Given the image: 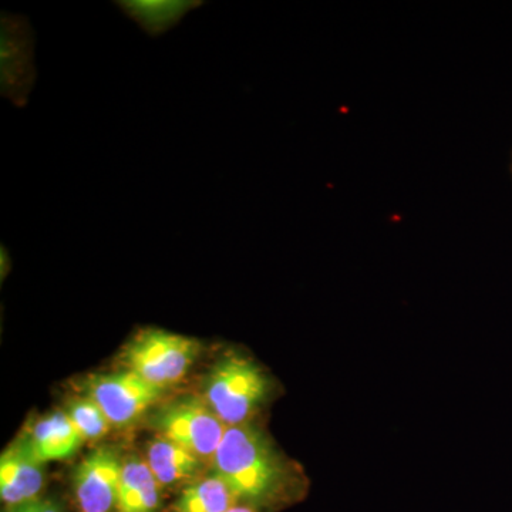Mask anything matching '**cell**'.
Instances as JSON below:
<instances>
[{
    "instance_id": "6da1fadb",
    "label": "cell",
    "mask_w": 512,
    "mask_h": 512,
    "mask_svg": "<svg viewBox=\"0 0 512 512\" xmlns=\"http://www.w3.org/2000/svg\"><path fill=\"white\" fill-rule=\"evenodd\" d=\"M215 476L248 505H272L293 497L298 474L254 423L228 427L214 458Z\"/></svg>"
},
{
    "instance_id": "2e32d148",
    "label": "cell",
    "mask_w": 512,
    "mask_h": 512,
    "mask_svg": "<svg viewBox=\"0 0 512 512\" xmlns=\"http://www.w3.org/2000/svg\"><path fill=\"white\" fill-rule=\"evenodd\" d=\"M228 512H258L255 510V507L252 505L244 504V505H235L234 508H231Z\"/></svg>"
},
{
    "instance_id": "9a60e30c",
    "label": "cell",
    "mask_w": 512,
    "mask_h": 512,
    "mask_svg": "<svg viewBox=\"0 0 512 512\" xmlns=\"http://www.w3.org/2000/svg\"><path fill=\"white\" fill-rule=\"evenodd\" d=\"M8 512H62L52 501L36 500L26 501V503L12 505Z\"/></svg>"
},
{
    "instance_id": "8fae6325",
    "label": "cell",
    "mask_w": 512,
    "mask_h": 512,
    "mask_svg": "<svg viewBox=\"0 0 512 512\" xmlns=\"http://www.w3.org/2000/svg\"><path fill=\"white\" fill-rule=\"evenodd\" d=\"M146 463L158 484L170 485L190 478L201 467V458L160 437L148 447Z\"/></svg>"
},
{
    "instance_id": "5b68a950",
    "label": "cell",
    "mask_w": 512,
    "mask_h": 512,
    "mask_svg": "<svg viewBox=\"0 0 512 512\" xmlns=\"http://www.w3.org/2000/svg\"><path fill=\"white\" fill-rule=\"evenodd\" d=\"M160 387L126 370L97 376L89 383V397L99 404L113 426H127L160 399Z\"/></svg>"
},
{
    "instance_id": "7a4b0ae2",
    "label": "cell",
    "mask_w": 512,
    "mask_h": 512,
    "mask_svg": "<svg viewBox=\"0 0 512 512\" xmlns=\"http://www.w3.org/2000/svg\"><path fill=\"white\" fill-rule=\"evenodd\" d=\"M272 393V383L264 369L249 357H224L212 369L205 384V402L225 426H241L265 406Z\"/></svg>"
},
{
    "instance_id": "ba28073f",
    "label": "cell",
    "mask_w": 512,
    "mask_h": 512,
    "mask_svg": "<svg viewBox=\"0 0 512 512\" xmlns=\"http://www.w3.org/2000/svg\"><path fill=\"white\" fill-rule=\"evenodd\" d=\"M43 484L42 464L29 456L20 440L5 450L0 458V494L6 504L12 507L36 500Z\"/></svg>"
},
{
    "instance_id": "4fadbf2b",
    "label": "cell",
    "mask_w": 512,
    "mask_h": 512,
    "mask_svg": "<svg viewBox=\"0 0 512 512\" xmlns=\"http://www.w3.org/2000/svg\"><path fill=\"white\" fill-rule=\"evenodd\" d=\"M121 10L136 20L150 36H160L177 25L185 13L198 8V2H120Z\"/></svg>"
},
{
    "instance_id": "52a82bcc",
    "label": "cell",
    "mask_w": 512,
    "mask_h": 512,
    "mask_svg": "<svg viewBox=\"0 0 512 512\" xmlns=\"http://www.w3.org/2000/svg\"><path fill=\"white\" fill-rule=\"evenodd\" d=\"M123 466L110 448H97L74 473V491L82 512H110L116 508Z\"/></svg>"
},
{
    "instance_id": "8992f818",
    "label": "cell",
    "mask_w": 512,
    "mask_h": 512,
    "mask_svg": "<svg viewBox=\"0 0 512 512\" xmlns=\"http://www.w3.org/2000/svg\"><path fill=\"white\" fill-rule=\"evenodd\" d=\"M33 43L28 19L2 13V94L18 107L26 106L35 83Z\"/></svg>"
},
{
    "instance_id": "7c38bea8",
    "label": "cell",
    "mask_w": 512,
    "mask_h": 512,
    "mask_svg": "<svg viewBox=\"0 0 512 512\" xmlns=\"http://www.w3.org/2000/svg\"><path fill=\"white\" fill-rule=\"evenodd\" d=\"M238 498L218 476L202 478L181 493L175 512H228L238 505Z\"/></svg>"
},
{
    "instance_id": "30bf717a",
    "label": "cell",
    "mask_w": 512,
    "mask_h": 512,
    "mask_svg": "<svg viewBox=\"0 0 512 512\" xmlns=\"http://www.w3.org/2000/svg\"><path fill=\"white\" fill-rule=\"evenodd\" d=\"M160 505V484L146 461L131 458L124 463L117 512H156Z\"/></svg>"
},
{
    "instance_id": "277c9868",
    "label": "cell",
    "mask_w": 512,
    "mask_h": 512,
    "mask_svg": "<svg viewBox=\"0 0 512 512\" xmlns=\"http://www.w3.org/2000/svg\"><path fill=\"white\" fill-rule=\"evenodd\" d=\"M156 426L161 437L173 441L201 460L214 458L228 429L207 402L198 399L170 404L158 414Z\"/></svg>"
},
{
    "instance_id": "9c48e42d",
    "label": "cell",
    "mask_w": 512,
    "mask_h": 512,
    "mask_svg": "<svg viewBox=\"0 0 512 512\" xmlns=\"http://www.w3.org/2000/svg\"><path fill=\"white\" fill-rule=\"evenodd\" d=\"M84 437L67 413H53L33 427L26 439L20 440L30 457L39 464L63 460L82 446Z\"/></svg>"
},
{
    "instance_id": "5bb4252c",
    "label": "cell",
    "mask_w": 512,
    "mask_h": 512,
    "mask_svg": "<svg viewBox=\"0 0 512 512\" xmlns=\"http://www.w3.org/2000/svg\"><path fill=\"white\" fill-rule=\"evenodd\" d=\"M70 420L82 433L84 440L99 439L110 429V421L93 399L74 400L69 406Z\"/></svg>"
},
{
    "instance_id": "3957f363",
    "label": "cell",
    "mask_w": 512,
    "mask_h": 512,
    "mask_svg": "<svg viewBox=\"0 0 512 512\" xmlns=\"http://www.w3.org/2000/svg\"><path fill=\"white\" fill-rule=\"evenodd\" d=\"M200 343L188 336L161 329H146L124 350L127 370L164 389L180 382L195 362Z\"/></svg>"
}]
</instances>
